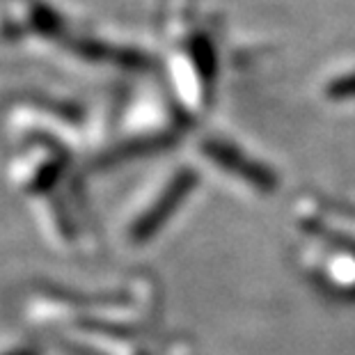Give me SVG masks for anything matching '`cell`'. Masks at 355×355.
<instances>
[{
	"instance_id": "obj_3",
	"label": "cell",
	"mask_w": 355,
	"mask_h": 355,
	"mask_svg": "<svg viewBox=\"0 0 355 355\" xmlns=\"http://www.w3.org/2000/svg\"><path fill=\"white\" fill-rule=\"evenodd\" d=\"M0 355H44L42 344L26 335H0Z\"/></svg>"
},
{
	"instance_id": "obj_2",
	"label": "cell",
	"mask_w": 355,
	"mask_h": 355,
	"mask_svg": "<svg viewBox=\"0 0 355 355\" xmlns=\"http://www.w3.org/2000/svg\"><path fill=\"white\" fill-rule=\"evenodd\" d=\"M207 152H209L211 156H214V161L223 163L225 168H230V170H236L239 175H243L245 179L254 181L257 186L268 188L270 184H273V179H270V175H268L266 170L259 168V165H254V163H245V161H243V156L236 154V152H232L230 147L218 145V142H214V145H209V147H207Z\"/></svg>"
},
{
	"instance_id": "obj_1",
	"label": "cell",
	"mask_w": 355,
	"mask_h": 355,
	"mask_svg": "<svg viewBox=\"0 0 355 355\" xmlns=\"http://www.w3.org/2000/svg\"><path fill=\"white\" fill-rule=\"evenodd\" d=\"M193 184H195V177L191 172H181V175L172 179V184L165 188L161 200L131 227V239L135 243H145V241H149L158 232V227H163V225L168 223L172 211H175L177 204L186 198V193L191 191Z\"/></svg>"
}]
</instances>
